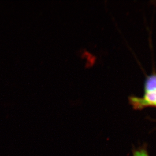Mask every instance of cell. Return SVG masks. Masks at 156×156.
<instances>
[{"instance_id": "1", "label": "cell", "mask_w": 156, "mask_h": 156, "mask_svg": "<svg viewBox=\"0 0 156 156\" xmlns=\"http://www.w3.org/2000/svg\"><path fill=\"white\" fill-rule=\"evenodd\" d=\"M129 102L136 110H141L149 107H156V88L144 90L143 97H131Z\"/></svg>"}, {"instance_id": "2", "label": "cell", "mask_w": 156, "mask_h": 156, "mask_svg": "<svg viewBox=\"0 0 156 156\" xmlns=\"http://www.w3.org/2000/svg\"><path fill=\"white\" fill-rule=\"evenodd\" d=\"M156 88V74L147 77L144 83V90H153Z\"/></svg>"}, {"instance_id": "3", "label": "cell", "mask_w": 156, "mask_h": 156, "mask_svg": "<svg viewBox=\"0 0 156 156\" xmlns=\"http://www.w3.org/2000/svg\"><path fill=\"white\" fill-rule=\"evenodd\" d=\"M132 156H149V155L146 148L141 147L134 150Z\"/></svg>"}]
</instances>
